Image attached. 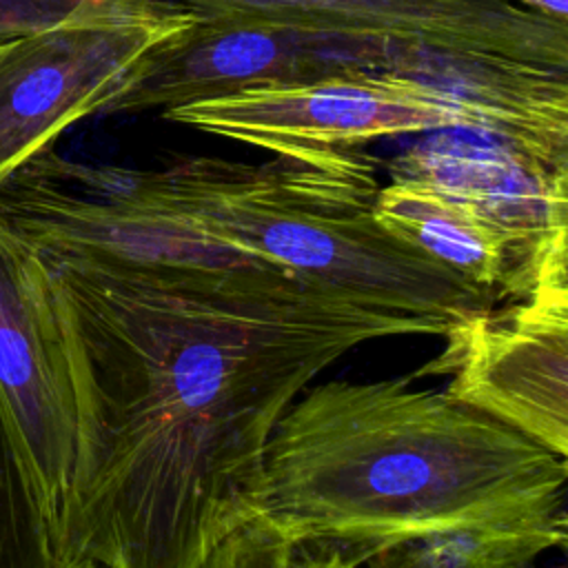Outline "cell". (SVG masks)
Segmentation results:
<instances>
[{
    "mask_svg": "<svg viewBox=\"0 0 568 568\" xmlns=\"http://www.w3.org/2000/svg\"><path fill=\"white\" fill-rule=\"evenodd\" d=\"M36 253L80 417L60 566L202 568L251 517L268 437L311 379L364 342L448 331L282 271Z\"/></svg>",
    "mask_w": 568,
    "mask_h": 568,
    "instance_id": "6da1fadb",
    "label": "cell"
},
{
    "mask_svg": "<svg viewBox=\"0 0 568 568\" xmlns=\"http://www.w3.org/2000/svg\"><path fill=\"white\" fill-rule=\"evenodd\" d=\"M275 424L251 515L362 566L528 568L566 541V457L408 379L324 382Z\"/></svg>",
    "mask_w": 568,
    "mask_h": 568,
    "instance_id": "7a4b0ae2",
    "label": "cell"
},
{
    "mask_svg": "<svg viewBox=\"0 0 568 568\" xmlns=\"http://www.w3.org/2000/svg\"><path fill=\"white\" fill-rule=\"evenodd\" d=\"M271 155L262 164L189 158L146 171V180L231 248L371 308L435 320L450 331L501 302L375 220L382 184L373 155L357 146Z\"/></svg>",
    "mask_w": 568,
    "mask_h": 568,
    "instance_id": "3957f363",
    "label": "cell"
},
{
    "mask_svg": "<svg viewBox=\"0 0 568 568\" xmlns=\"http://www.w3.org/2000/svg\"><path fill=\"white\" fill-rule=\"evenodd\" d=\"M197 31L262 29L324 44L357 69H390L490 91L566 84L568 0H144Z\"/></svg>",
    "mask_w": 568,
    "mask_h": 568,
    "instance_id": "277c9868",
    "label": "cell"
},
{
    "mask_svg": "<svg viewBox=\"0 0 568 568\" xmlns=\"http://www.w3.org/2000/svg\"><path fill=\"white\" fill-rule=\"evenodd\" d=\"M568 100L477 89L390 69L260 82L191 100L164 118L264 149L357 146L386 135L475 131L548 169H566Z\"/></svg>",
    "mask_w": 568,
    "mask_h": 568,
    "instance_id": "5b68a950",
    "label": "cell"
},
{
    "mask_svg": "<svg viewBox=\"0 0 568 568\" xmlns=\"http://www.w3.org/2000/svg\"><path fill=\"white\" fill-rule=\"evenodd\" d=\"M197 18L144 0L80 2L60 20L0 38V182L75 122L124 100Z\"/></svg>",
    "mask_w": 568,
    "mask_h": 568,
    "instance_id": "8992f818",
    "label": "cell"
},
{
    "mask_svg": "<svg viewBox=\"0 0 568 568\" xmlns=\"http://www.w3.org/2000/svg\"><path fill=\"white\" fill-rule=\"evenodd\" d=\"M0 404L60 566L80 459L73 371L47 266L2 224Z\"/></svg>",
    "mask_w": 568,
    "mask_h": 568,
    "instance_id": "52a82bcc",
    "label": "cell"
},
{
    "mask_svg": "<svg viewBox=\"0 0 568 568\" xmlns=\"http://www.w3.org/2000/svg\"><path fill=\"white\" fill-rule=\"evenodd\" d=\"M444 337L415 377L450 373L446 395L568 455V288H541Z\"/></svg>",
    "mask_w": 568,
    "mask_h": 568,
    "instance_id": "ba28073f",
    "label": "cell"
},
{
    "mask_svg": "<svg viewBox=\"0 0 568 568\" xmlns=\"http://www.w3.org/2000/svg\"><path fill=\"white\" fill-rule=\"evenodd\" d=\"M357 69L331 47L262 29L197 31L122 104V111L180 106L260 82H306Z\"/></svg>",
    "mask_w": 568,
    "mask_h": 568,
    "instance_id": "9c48e42d",
    "label": "cell"
},
{
    "mask_svg": "<svg viewBox=\"0 0 568 568\" xmlns=\"http://www.w3.org/2000/svg\"><path fill=\"white\" fill-rule=\"evenodd\" d=\"M373 213L390 235L466 282L493 291L501 302L510 300V240L464 195L430 180L393 178L388 186H379Z\"/></svg>",
    "mask_w": 568,
    "mask_h": 568,
    "instance_id": "30bf717a",
    "label": "cell"
},
{
    "mask_svg": "<svg viewBox=\"0 0 568 568\" xmlns=\"http://www.w3.org/2000/svg\"><path fill=\"white\" fill-rule=\"evenodd\" d=\"M0 568H58L33 486L0 404Z\"/></svg>",
    "mask_w": 568,
    "mask_h": 568,
    "instance_id": "8fae6325",
    "label": "cell"
},
{
    "mask_svg": "<svg viewBox=\"0 0 568 568\" xmlns=\"http://www.w3.org/2000/svg\"><path fill=\"white\" fill-rule=\"evenodd\" d=\"M346 559L355 557L328 544L293 539L251 515L209 552L202 568H339Z\"/></svg>",
    "mask_w": 568,
    "mask_h": 568,
    "instance_id": "7c38bea8",
    "label": "cell"
},
{
    "mask_svg": "<svg viewBox=\"0 0 568 568\" xmlns=\"http://www.w3.org/2000/svg\"><path fill=\"white\" fill-rule=\"evenodd\" d=\"M73 7L67 0H0V38L51 24Z\"/></svg>",
    "mask_w": 568,
    "mask_h": 568,
    "instance_id": "4fadbf2b",
    "label": "cell"
},
{
    "mask_svg": "<svg viewBox=\"0 0 568 568\" xmlns=\"http://www.w3.org/2000/svg\"><path fill=\"white\" fill-rule=\"evenodd\" d=\"M364 566L366 568H444V566L435 564L433 559H428L426 555H422L419 550H413V548L390 550V552L377 555ZM339 568H362V564L357 559H346Z\"/></svg>",
    "mask_w": 568,
    "mask_h": 568,
    "instance_id": "5bb4252c",
    "label": "cell"
},
{
    "mask_svg": "<svg viewBox=\"0 0 568 568\" xmlns=\"http://www.w3.org/2000/svg\"><path fill=\"white\" fill-rule=\"evenodd\" d=\"M58 568H106L104 564L95 561V559H87V557H78V559H71V561H64L62 566Z\"/></svg>",
    "mask_w": 568,
    "mask_h": 568,
    "instance_id": "9a60e30c",
    "label": "cell"
}]
</instances>
